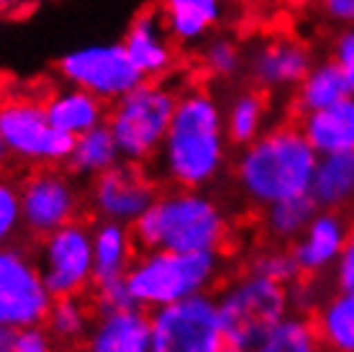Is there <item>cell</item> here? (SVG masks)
Instances as JSON below:
<instances>
[{
    "label": "cell",
    "mask_w": 354,
    "mask_h": 352,
    "mask_svg": "<svg viewBox=\"0 0 354 352\" xmlns=\"http://www.w3.org/2000/svg\"><path fill=\"white\" fill-rule=\"evenodd\" d=\"M36 260L54 299L90 293L95 283L93 227L75 219L41 237Z\"/></svg>",
    "instance_id": "obj_9"
},
{
    "label": "cell",
    "mask_w": 354,
    "mask_h": 352,
    "mask_svg": "<svg viewBox=\"0 0 354 352\" xmlns=\"http://www.w3.org/2000/svg\"><path fill=\"white\" fill-rule=\"evenodd\" d=\"M59 75L67 85L88 90L106 103H113L144 82L124 44H90L72 49L59 60Z\"/></svg>",
    "instance_id": "obj_12"
},
{
    "label": "cell",
    "mask_w": 354,
    "mask_h": 352,
    "mask_svg": "<svg viewBox=\"0 0 354 352\" xmlns=\"http://www.w3.org/2000/svg\"><path fill=\"white\" fill-rule=\"evenodd\" d=\"M160 188L144 165L121 159L111 170L90 180L88 206L97 221H115L133 227L149 209Z\"/></svg>",
    "instance_id": "obj_13"
},
{
    "label": "cell",
    "mask_w": 354,
    "mask_h": 352,
    "mask_svg": "<svg viewBox=\"0 0 354 352\" xmlns=\"http://www.w3.org/2000/svg\"><path fill=\"white\" fill-rule=\"evenodd\" d=\"M310 67H313L310 49L301 39H292V36L265 39L247 54L249 78L254 82V88L265 93L295 90Z\"/></svg>",
    "instance_id": "obj_14"
},
{
    "label": "cell",
    "mask_w": 354,
    "mask_h": 352,
    "mask_svg": "<svg viewBox=\"0 0 354 352\" xmlns=\"http://www.w3.org/2000/svg\"><path fill=\"white\" fill-rule=\"evenodd\" d=\"M249 270L257 275H265V278L280 283V285H288V288L303 278L301 267H298L295 257H292V249L288 245H272L259 249L257 255L249 260Z\"/></svg>",
    "instance_id": "obj_31"
},
{
    "label": "cell",
    "mask_w": 354,
    "mask_h": 352,
    "mask_svg": "<svg viewBox=\"0 0 354 352\" xmlns=\"http://www.w3.org/2000/svg\"><path fill=\"white\" fill-rule=\"evenodd\" d=\"M21 231H24L21 191L10 177L0 173V249L13 245Z\"/></svg>",
    "instance_id": "obj_32"
},
{
    "label": "cell",
    "mask_w": 354,
    "mask_h": 352,
    "mask_svg": "<svg viewBox=\"0 0 354 352\" xmlns=\"http://www.w3.org/2000/svg\"><path fill=\"white\" fill-rule=\"evenodd\" d=\"M223 123L226 134L234 147H244L254 141L259 134H265L270 126V103L267 93L259 88H241L229 98L223 108Z\"/></svg>",
    "instance_id": "obj_23"
},
{
    "label": "cell",
    "mask_w": 354,
    "mask_h": 352,
    "mask_svg": "<svg viewBox=\"0 0 354 352\" xmlns=\"http://www.w3.org/2000/svg\"><path fill=\"white\" fill-rule=\"evenodd\" d=\"M229 147L218 98L205 88H187L177 93L167 137L154 159L172 188L208 191L229 165Z\"/></svg>",
    "instance_id": "obj_1"
},
{
    "label": "cell",
    "mask_w": 354,
    "mask_h": 352,
    "mask_svg": "<svg viewBox=\"0 0 354 352\" xmlns=\"http://www.w3.org/2000/svg\"><path fill=\"white\" fill-rule=\"evenodd\" d=\"M221 252L142 249L133 257L126 283L136 306L154 311L198 293H211L221 278Z\"/></svg>",
    "instance_id": "obj_4"
},
{
    "label": "cell",
    "mask_w": 354,
    "mask_h": 352,
    "mask_svg": "<svg viewBox=\"0 0 354 352\" xmlns=\"http://www.w3.org/2000/svg\"><path fill=\"white\" fill-rule=\"evenodd\" d=\"M310 198L319 203V209L328 211H339L354 201V152L319 155Z\"/></svg>",
    "instance_id": "obj_22"
},
{
    "label": "cell",
    "mask_w": 354,
    "mask_h": 352,
    "mask_svg": "<svg viewBox=\"0 0 354 352\" xmlns=\"http://www.w3.org/2000/svg\"><path fill=\"white\" fill-rule=\"evenodd\" d=\"M175 103L177 90L167 88L160 80H144L126 96L113 100L106 123L121 157L139 165H147L157 157L167 137Z\"/></svg>",
    "instance_id": "obj_6"
},
{
    "label": "cell",
    "mask_w": 354,
    "mask_h": 352,
    "mask_svg": "<svg viewBox=\"0 0 354 352\" xmlns=\"http://www.w3.org/2000/svg\"><path fill=\"white\" fill-rule=\"evenodd\" d=\"M316 162L319 152L310 147L301 126L280 123L239 147L234 183L249 206L265 209L270 203L310 193Z\"/></svg>",
    "instance_id": "obj_2"
},
{
    "label": "cell",
    "mask_w": 354,
    "mask_h": 352,
    "mask_svg": "<svg viewBox=\"0 0 354 352\" xmlns=\"http://www.w3.org/2000/svg\"><path fill=\"white\" fill-rule=\"evenodd\" d=\"M82 352H151V317L147 308L95 311Z\"/></svg>",
    "instance_id": "obj_15"
},
{
    "label": "cell",
    "mask_w": 354,
    "mask_h": 352,
    "mask_svg": "<svg viewBox=\"0 0 354 352\" xmlns=\"http://www.w3.org/2000/svg\"><path fill=\"white\" fill-rule=\"evenodd\" d=\"M151 317V352H226L221 314L216 296L198 293L154 308Z\"/></svg>",
    "instance_id": "obj_8"
},
{
    "label": "cell",
    "mask_w": 354,
    "mask_h": 352,
    "mask_svg": "<svg viewBox=\"0 0 354 352\" xmlns=\"http://www.w3.org/2000/svg\"><path fill=\"white\" fill-rule=\"evenodd\" d=\"M52 291L46 285L39 260L26 249L8 245L0 249V324L10 329L44 324Z\"/></svg>",
    "instance_id": "obj_10"
},
{
    "label": "cell",
    "mask_w": 354,
    "mask_h": 352,
    "mask_svg": "<svg viewBox=\"0 0 354 352\" xmlns=\"http://www.w3.org/2000/svg\"><path fill=\"white\" fill-rule=\"evenodd\" d=\"M0 134L10 159L34 168L64 165L75 141L49 121L44 98L18 88L0 96Z\"/></svg>",
    "instance_id": "obj_7"
},
{
    "label": "cell",
    "mask_w": 354,
    "mask_h": 352,
    "mask_svg": "<svg viewBox=\"0 0 354 352\" xmlns=\"http://www.w3.org/2000/svg\"><path fill=\"white\" fill-rule=\"evenodd\" d=\"M313 326L326 352H354V293L337 291L321 299Z\"/></svg>",
    "instance_id": "obj_25"
},
{
    "label": "cell",
    "mask_w": 354,
    "mask_h": 352,
    "mask_svg": "<svg viewBox=\"0 0 354 352\" xmlns=\"http://www.w3.org/2000/svg\"><path fill=\"white\" fill-rule=\"evenodd\" d=\"M121 152H118V144H115L113 134L108 129V123H100L95 129L75 137L72 141V152L67 157V170H70L72 177H85V180H93L100 173L111 170L113 165L121 162Z\"/></svg>",
    "instance_id": "obj_24"
},
{
    "label": "cell",
    "mask_w": 354,
    "mask_h": 352,
    "mask_svg": "<svg viewBox=\"0 0 354 352\" xmlns=\"http://www.w3.org/2000/svg\"><path fill=\"white\" fill-rule=\"evenodd\" d=\"M262 211V231L272 245H288L301 237L310 219L319 213V203L310 198V193L285 198V201L270 203Z\"/></svg>",
    "instance_id": "obj_26"
},
{
    "label": "cell",
    "mask_w": 354,
    "mask_h": 352,
    "mask_svg": "<svg viewBox=\"0 0 354 352\" xmlns=\"http://www.w3.org/2000/svg\"><path fill=\"white\" fill-rule=\"evenodd\" d=\"M24 231L41 239L70 221L80 219L82 195L70 173L59 168H36L18 183Z\"/></svg>",
    "instance_id": "obj_11"
},
{
    "label": "cell",
    "mask_w": 354,
    "mask_h": 352,
    "mask_svg": "<svg viewBox=\"0 0 354 352\" xmlns=\"http://www.w3.org/2000/svg\"><path fill=\"white\" fill-rule=\"evenodd\" d=\"M201 46V64L211 78L231 80L247 70V57L231 36H208Z\"/></svg>",
    "instance_id": "obj_30"
},
{
    "label": "cell",
    "mask_w": 354,
    "mask_h": 352,
    "mask_svg": "<svg viewBox=\"0 0 354 352\" xmlns=\"http://www.w3.org/2000/svg\"><path fill=\"white\" fill-rule=\"evenodd\" d=\"M93 319H95V308L90 301H85L82 296H62L52 301L44 326L57 340V344L75 347L85 342Z\"/></svg>",
    "instance_id": "obj_28"
},
{
    "label": "cell",
    "mask_w": 354,
    "mask_h": 352,
    "mask_svg": "<svg viewBox=\"0 0 354 352\" xmlns=\"http://www.w3.org/2000/svg\"><path fill=\"white\" fill-rule=\"evenodd\" d=\"M13 337H16V329L0 324V352H13Z\"/></svg>",
    "instance_id": "obj_38"
},
{
    "label": "cell",
    "mask_w": 354,
    "mask_h": 352,
    "mask_svg": "<svg viewBox=\"0 0 354 352\" xmlns=\"http://www.w3.org/2000/svg\"><path fill=\"white\" fill-rule=\"evenodd\" d=\"M131 231L139 249L221 252L229 245L231 221L203 188H169L160 191Z\"/></svg>",
    "instance_id": "obj_3"
},
{
    "label": "cell",
    "mask_w": 354,
    "mask_h": 352,
    "mask_svg": "<svg viewBox=\"0 0 354 352\" xmlns=\"http://www.w3.org/2000/svg\"><path fill=\"white\" fill-rule=\"evenodd\" d=\"M223 335L234 350L252 352L288 314H292L288 285L247 270L216 296Z\"/></svg>",
    "instance_id": "obj_5"
},
{
    "label": "cell",
    "mask_w": 354,
    "mask_h": 352,
    "mask_svg": "<svg viewBox=\"0 0 354 352\" xmlns=\"http://www.w3.org/2000/svg\"><path fill=\"white\" fill-rule=\"evenodd\" d=\"M39 0H0V13L3 16H24L34 8Z\"/></svg>",
    "instance_id": "obj_37"
},
{
    "label": "cell",
    "mask_w": 354,
    "mask_h": 352,
    "mask_svg": "<svg viewBox=\"0 0 354 352\" xmlns=\"http://www.w3.org/2000/svg\"><path fill=\"white\" fill-rule=\"evenodd\" d=\"M8 162H10V152H8V147H6V139H3V134H0V173H6Z\"/></svg>",
    "instance_id": "obj_39"
},
{
    "label": "cell",
    "mask_w": 354,
    "mask_h": 352,
    "mask_svg": "<svg viewBox=\"0 0 354 352\" xmlns=\"http://www.w3.org/2000/svg\"><path fill=\"white\" fill-rule=\"evenodd\" d=\"M223 6V0H160L157 13L177 46H198L221 24Z\"/></svg>",
    "instance_id": "obj_18"
},
{
    "label": "cell",
    "mask_w": 354,
    "mask_h": 352,
    "mask_svg": "<svg viewBox=\"0 0 354 352\" xmlns=\"http://www.w3.org/2000/svg\"><path fill=\"white\" fill-rule=\"evenodd\" d=\"M226 352H241V350H234V347H229V350H226Z\"/></svg>",
    "instance_id": "obj_41"
},
{
    "label": "cell",
    "mask_w": 354,
    "mask_h": 352,
    "mask_svg": "<svg viewBox=\"0 0 354 352\" xmlns=\"http://www.w3.org/2000/svg\"><path fill=\"white\" fill-rule=\"evenodd\" d=\"M352 229L339 211L319 209L301 237L290 245L292 257L306 278H319L328 273L344 249Z\"/></svg>",
    "instance_id": "obj_16"
},
{
    "label": "cell",
    "mask_w": 354,
    "mask_h": 352,
    "mask_svg": "<svg viewBox=\"0 0 354 352\" xmlns=\"http://www.w3.org/2000/svg\"><path fill=\"white\" fill-rule=\"evenodd\" d=\"M352 231H354V224H352Z\"/></svg>",
    "instance_id": "obj_42"
},
{
    "label": "cell",
    "mask_w": 354,
    "mask_h": 352,
    "mask_svg": "<svg viewBox=\"0 0 354 352\" xmlns=\"http://www.w3.org/2000/svg\"><path fill=\"white\" fill-rule=\"evenodd\" d=\"M319 6L331 21L354 26V0H319Z\"/></svg>",
    "instance_id": "obj_36"
},
{
    "label": "cell",
    "mask_w": 354,
    "mask_h": 352,
    "mask_svg": "<svg viewBox=\"0 0 354 352\" xmlns=\"http://www.w3.org/2000/svg\"><path fill=\"white\" fill-rule=\"evenodd\" d=\"M298 126L319 155L354 152V96L303 114Z\"/></svg>",
    "instance_id": "obj_20"
},
{
    "label": "cell",
    "mask_w": 354,
    "mask_h": 352,
    "mask_svg": "<svg viewBox=\"0 0 354 352\" xmlns=\"http://www.w3.org/2000/svg\"><path fill=\"white\" fill-rule=\"evenodd\" d=\"M121 44H124L129 60L133 62V67L142 72L144 80L165 78L175 64L177 44L157 10H149V13L133 18Z\"/></svg>",
    "instance_id": "obj_17"
},
{
    "label": "cell",
    "mask_w": 354,
    "mask_h": 352,
    "mask_svg": "<svg viewBox=\"0 0 354 352\" xmlns=\"http://www.w3.org/2000/svg\"><path fill=\"white\" fill-rule=\"evenodd\" d=\"M3 18H6V16H3V13H0V28H3Z\"/></svg>",
    "instance_id": "obj_40"
},
{
    "label": "cell",
    "mask_w": 354,
    "mask_h": 352,
    "mask_svg": "<svg viewBox=\"0 0 354 352\" xmlns=\"http://www.w3.org/2000/svg\"><path fill=\"white\" fill-rule=\"evenodd\" d=\"M93 257H95V283L126 281L129 267L136 257V239L131 227L115 221H97L93 227Z\"/></svg>",
    "instance_id": "obj_21"
},
{
    "label": "cell",
    "mask_w": 354,
    "mask_h": 352,
    "mask_svg": "<svg viewBox=\"0 0 354 352\" xmlns=\"http://www.w3.org/2000/svg\"><path fill=\"white\" fill-rule=\"evenodd\" d=\"M331 270H334V285H337V291L354 293V231L349 234L344 249H342V255H339V260L334 263Z\"/></svg>",
    "instance_id": "obj_35"
},
{
    "label": "cell",
    "mask_w": 354,
    "mask_h": 352,
    "mask_svg": "<svg viewBox=\"0 0 354 352\" xmlns=\"http://www.w3.org/2000/svg\"><path fill=\"white\" fill-rule=\"evenodd\" d=\"M334 64L342 70L349 93L354 96V28H346L339 34L337 44H334Z\"/></svg>",
    "instance_id": "obj_34"
},
{
    "label": "cell",
    "mask_w": 354,
    "mask_h": 352,
    "mask_svg": "<svg viewBox=\"0 0 354 352\" xmlns=\"http://www.w3.org/2000/svg\"><path fill=\"white\" fill-rule=\"evenodd\" d=\"M252 352H326L321 344L313 319L288 314Z\"/></svg>",
    "instance_id": "obj_29"
},
{
    "label": "cell",
    "mask_w": 354,
    "mask_h": 352,
    "mask_svg": "<svg viewBox=\"0 0 354 352\" xmlns=\"http://www.w3.org/2000/svg\"><path fill=\"white\" fill-rule=\"evenodd\" d=\"M13 352H57V340L44 324L21 326L13 337Z\"/></svg>",
    "instance_id": "obj_33"
},
{
    "label": "cell",
    "mask_w": 354,
    "mask_h": 352,
    "mask_svg": "<svg viewBox=\"0 0 354 352\" xmlns=\"http://www.w3.org/2000/svg\"><path fill=\"white\" fill-rule=\"evenodd\" d=\"M44 106L46 114H49V121L72 139L95 129L100 123H106L108 118L106 100H100L88 90L67 85V82L44 98Z\"/></svg>",
    "instance_id": "obj_19"
},
{
    "label": "cell",
    "mask_w": 354,
    "mask_h": 352,
    "mask_svg": "<svg viewBox=\"0 0 354 352\" xmlns=\"http://www.w3.org/2000/svg\"><path fill=\"white\" fill-rule=\"evenodd\" d=\"M349 85H346L344 75L339 70L334 60L331 62H321V64H313L306 78L298 82L295 88V100L292 106L298 114H310V111H319V108H326L331 103H339L342 98H349Z\"/></svg>",
    "instance_id": "obj_27"
}]
</instances>
